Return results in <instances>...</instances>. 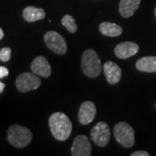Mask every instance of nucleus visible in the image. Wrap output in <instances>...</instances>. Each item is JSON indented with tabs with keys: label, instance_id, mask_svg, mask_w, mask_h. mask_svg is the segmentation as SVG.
Returning <instances> with one entry per match:
<instances>
[{
	"label": "nucleus",
	"instance_id": "1a4fd4ad",
	"mask_svg": "<svg viewBox=\"0 0 156 156\" xmlns=\"http://www.w3.org/2000/svg\"><path fill=\"white\" fill-rule=\"evenodd\" d=\"M96 115V108L92 101H84L79 108L78 119L81 124L88 125L95 119Z\"/></svg>",
	"mask_w": 156,
	"mask_h": 156
},
{
	"label": "nucleus",
	"instance_id": "6e6552de",
	"mask_svg": "<svg viewBox=\"0 0 156 156\" xmlns=\"http://www.w3.org/2000/svg\"><path fill=\"white\" fill-rule=\"evenodd\" d=\"M91 144L85 135H77L72 143L71 154L73 156H90L91 155Z\"/></svg>",
	"mask_w": 156,
	"mask_h": 156
},
{
	"label": "nucleus",
	"instance_id": "7ed1b4c3",
	"mask_svg": "<svg viewBox=\"0 0 156 156\" xmlns=\"http://www.w3.org/2000/svg\"><path fill=\"white\" fill-rule=\"evenodd\" d=\"M82 70L89 78H95L100 76L101 62L95 50H87L83 52L82 56Z\"/></svg>",
	"mask_w": 156,
	"mask_h": 156
},
{
	"label": "nucleus",
	"instance_id": "f03ea898",
	"mask_svg": "<svg viewBox=\"0 0 156 156\" xmlns=\"http://www.w3.org/2000/svg\"><path fill=\"white\" fill-rule=\"evenodd\" d=\"M7 140L11 145L17 148L28 146L32 140V133L29 128L20 125H11L7 131Z\"/></svg>",
	"mask_w": 156,
	"mask_h": 156
},
{
	"label": "nucleus",
	"instance_id": "f8f14e48",
	"mask_svg": "<svg viewBox=\"0 0 156 156\" xmlns=\"http://www.w3.org/2000/svg\"><path fill=\"white\" fill-rule=\"evenodd\" d=\"M103 71L108 83L116 84L120 82L122 77V69L116 63L108 61L103 65Z\"/></svg>",
	"mask_w": 156,
	"mask_h": 156
},
{
	"label": "nucleus",
	"instance_id": "5701e85b",
	"mask_svg": "<svg viewBox=\"0 0 156 156\" xmlns=\"http://www.w3.org/2000/svg\"><path fill=\"white\" fill-rule=\"evenodd\" d=\"M154 14H155V17H156V8H155V11H154Z\"/></svg>",
	"mask_w": 156,
	"mask_h": 156
},
{
	"label": "nucleus",
	"instance_id": "9b49d317",
	"mask_svg": "<svg viewBox=\"0 0 156 156\" xmlns=\"http://www.w3.org/2000/svg\"><path fill=\"white\" fill-rule=\"evenodd\" d=\"M31 70L34 74L43 77H49L51 75V68L44 56H37L31 62Z\"/></svg>",
	"mask_w": 156,
	"mask_h": 156
},
{
	"label": "nucleus",
	"instance_id": "20e7f679",
	"mask_svg": "<svg viewBox=\"0 0 156 156\" xmlns=\"http://www.w3.org/2000/svg\"><path fill=\"white\" fill-rule=\"evenodd\" d=\"M115 138L120 144L127 148L134 144V131L133 128L126 122H119L114 128Z\"/></svg>",
	"mask_w": 156,
	"mask_h": 156
},
{
	"label": "nucleus",
	"instance_id": "4be33fe9",
	"mask_svg": "<svg viewBox=\"0 0 156 156\" xmlns=\"http://www.w3.org/2000/svg\"><path fill=\"white\" fill-rule=\"evenodd\" d=\"M4 37V31H3V30L0 28V40Z\"/></svg>",
	"mask_w": 156,
	"mask_h": 156
},
{
	"label": "nucleus",
	"instance_id": "f257e3e1",
	"mask_svg": "<svg viewBox=\"0 0 156 156\" xmlns=\"http://www.w3.org/2000/svg\"><path fill=\"white\" fill-rule=\"evenodd\" d=\"M49 125L54 138L60 141H64L71 134L72 124L69 117L61 112H56L50 115Z\"/></svg>",
	"mask_w": 156,
	"mask_h": 156
},
{
	"label": "nucleus",
	"instance_id": "0eeeda50",
	"mask_svg": "<svg viewBox=\"0 0 156 156\" xmlns=\"http://www.w3.org/2000/svg\"><path fill=\"white\" fill-rule=\"evenodd\" d=\"M110 134L111 133L108 125L103 122H100L92 128L90 132V137L98 147H103L108 144Z\"/></svg>",
	"mask_w": 156,
	"mask_h": 156
},
{
	"label": "nucleus",
	"instance_id": "aec40b11",
	"mask_svg": "<svg viewBox=\"0 0 156 156\" xmlns=\"http://www.w3.org/2000/svg\"><path fill=\"white\" fill-rule=\"evenodd\" d=\"M131 156H149V154L146 151H135Z\"/></svg>",
	"mask_w": 156,
	"mask_h": 156
},
{
	"label": "nucleus",
	"instance_id": "39448f33",
	"mask_svg": "<svg viewBox=\"0 0 156 156\" xmlns=\"http://www.w3.org/2000/svg\"><path fill=\"white\" fill-rule=\"evenodd\" d=\"M41 85V80L37 76L36 74L32 73H23L17 76L16 80L17 89L21 93H26L30 90L38 89Z\"/></svg>",
	"mask_w": 156,
	"mask_h": 156
},
{
	"label": "nucleus",
	"instance_id": "f3484780",
	"mask_svg": "<svg viewBox=\"0 0 156 156\" xmlns=\"http://www.w3.org/2000/svg\"><path fill=\"white\" fill-rule=\"evenodd\" d=\"M62 24L67 29L70 33H75L77 30V25L75 22V19L70 15H65L62 18Z\"/></svg>",
	"mask_w": 156,
	"mask_h": 156
},
{
	"label": "nucleus",
	"instance_id": "6ab92c4d",
	"mask_svg": "<svg viewBox=\"0 0 156 156\" xmlns=\"http://www.w3.org/2000/svg\"><path fill=\"white\" fill-rule=\"evenodd\" d=\"M9 75V70L8 69L4 66H0V79L7 76Z\"/></svg>",
	"mask_w": 156,
	"mask_h": 156
},
{
	"label": "nucleus",
	"instance_id": "dca6fc26",
	"mask_svg": "<svg viewBox=\"0 0 156 156\" xmlns=\"http://www.w3.org/2000/svg\"><path fill=\"white\" fill-rule=\"evenodd\" d=\"M101 33L107 37H118L122 33V29L116 23L110 22L101 23L99 26Z\"/></svg>",
	"mask_w": 156,
	"mask_h": 156
},
{
	"label": "nucleus",
	"instance_id": "412c9836",
	"mask_svg": "<svg viewBox=\"0 0 156 156\" xmlns=\"http://www.w3.org/2000/svg\"><path fill=\"white\" fill-rule=\"evenodd\" d=\"M5 88V84L4 83H1V82H0V94L4 92Z\"/></svg>",
	"mask_w": 156,
	"mask_h": 156
},
{
	"label": "nucleus",
	"instance_id": "423d86ee",
	"mask_svg": "<svg viewBox=\"0 0 156 156\" xmlns=\"http://www.w3.org/2000/svg\"><path fill=\"white\" fill-rule=\"evenodd\" d=\"M44 42L47 47L58 55L67 52V44L63 37L56 31H49L44 35Z\"/></svg>",
	"mask_w": 156,
	"mask_h": 156
},
{
	"label": "nucleus",
	"instance_id": "9d476101",
	"mask_svg": "<svg viewBox=\"0 0 156 156\" xmlns=\"http://www.w3.org/2000/svg\"><path fill=\"white\" fill-rule=\"evenodd\" d=\"M139 51V45L133 42H123L115 48V54L121 59H126L134 56Z\"/></svg>",
	"mask_w": 156,
	"mask_h": 156
},
{
	"label": "nucleus",
	"instance_id": "a211bd4d",
	"mask_svg": "<svg viewBox=\"0 0 156 156\" xmlns=\"http://www.w3.org/2000/svg\"><path fill=\"white\" fill-rule=\"evenodd\" d=\"M11 50L10 48H3L0 50V60L2 62H8L11 59Z\"/></svg>",
	"mask_w": 156,
	"mask_h": 156
},
{
	"label": "nucleus",
	"instance_id": "2eb2a0df",
	"mask_svg": "<svg viewBox=\"0 0 156 156\" xmlns=\"http://www.w3.org/2000/svg\"><path fill=\"white\" fill-rule=\"evenodd\" d=\"M137 69L142 72H156V56H145L136 62Z\"/></svg>",
	"mask_w": 156,
	"mask_h": 156
},
{
	"label": "nucleus",
	"instance_id": "ddd939ff",
	"mask_svg": "<svg viewBox=\"0 0 156 156\" xmlns=\"http://www.w3.org/2000/svg\"><path fill=\"white\" fill-rule=\"evenodd\" d=\"M140 0H121L119 5V12L125 18L132 17L135 11L138 10Z\"/></svg>",
	"mask_w": 156,
	"mask_h": 156
},
{
	"label": "nucleus",
	"instance_id": "4468645a",
	"mask_svg": "<svg viewBox=\"0 0 156 156\" xmlns=\"http://www.w3.org/2000/svg\"><path fill=\"white\" fill-rule=\"evenodd\" d=\"M23 17L27 22H36V21H39L44 18L45 11L42 8L28 6L23 11Z\"/></svg>",
	"mask_w": 156,
	"mask_h": 156
}]
</instances>
